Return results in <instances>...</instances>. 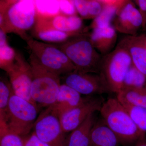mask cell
Segmentation results:
<instances>
[{"mask_svg":"<svg viewBox=\"0 0 146 146\" xmlns=\"http://www.w3.org/2000/svg\"><path fill=\"white\" fill-rule=\"evenodd\" d=\"M27 44L30 56L50 72L60 76L76 70L74 65L59 48L33 38L28 39Z\"/></svg>","mask_w":146,"mask_h":146,"instance_id":"obj_6","label":"cell"},{"mask_svg":"<svg viewBox=\"0 0 146 146\" xmlns=\"http://www.w3.org/2000/svg\"><path fill=\"white\" fill-rule=\"evenodd\" d=\"M0 146H25L23 137L8 130L1 131Z\"/></svg>","mask_w":146,"mask_h":146,"instance_id":"obj_26","label":"cell"},{"mask_svg":"<svg viewBox=\"0 0 146 146\" xmlns=\"http://www.w3.org/2000/svg\"><path fill=\"white\" fill-rule=\"evenodd\" d=\"M16 52L8 44L0 46V66L4 70L13 63Z\"/></svg>","mask_w":146,"mask_h":146,"instance_id":"obj_27","label":"cell"},{"mask_svg":"<svg viewBox=\"0 0 146 146\" xmlns=\"http://www.w3.org/2000/svg\"><path fill=\"white\" fill-rule=\"evenodd\" d=\"M25 146H49L39 140L34 132L23 137Z\"/></svg>","mask_w":146,"mask_h":146,"instance_id":"obj_31","label":"cell"},{"mask_svg":"<svg viewBox=\"0 0 146 146\" xmlns=\"http://www.w3.org/2000/svg\"><path fill=\"white\" fill-rule=\"evenodd\" d=\"M123 1V0L109 1L108 4L103 11L99 16L94 19L89 28L93 30L105 28L112 26L117 10Z\"/></svg>","mask_w":146,"mask_h":146,"instance_id":"obj_19","label":"cell"},{"mask_svg":"<svg viewBox=\"0 0 146 146\" xmlns=\"http://www.w3.org/2000/svg\"><path fill=\"white\" fill-rule=\"evenodd\" d=\"M36 13L44 17H54L60 12L59 1H35Z\"/></svg>","mask_w":146,"mask_h":146,"instance_id":"obj_22","label":"cell"},{"mask_svg":"<svg viewBox=\"0 0 146 146\" xmlns=\"http://www.w3.org/2000/svg\"><path fill=\"white\" fill-rule=\"evenodd\" d=\"M87 1L88 19L94 20L103 11L108 4L109 1L89 0Z\"/></svg>","mask_w":146,"mask_h":146,"instance_id":"obj_28","label":"cell"},{"mask_svg":"<svg viewBox=\"0 0 146 146\" xmlns=\"http://www.w3.org/2000/svg\"><path fill=\"white\" fill-rule=\"evenodd\" d=\"M82 73L100 74L103 56L96 49L89 35L82 33L71 36L59 48Z\"/></svg>","mask_w":146,"mask_h":146,"instance_id":"obj_2","label":"cell"},{"mask_svg":"<svg viewBox=\"0 0 146 146\" xmlns=\"http://www.w3.org/2000/svg\"><path fill=\"white\" fill-rule=\"evenodd\" d=\"M1 11L3 23L1 26L5 32L19 33L31 28L35 22L36 13L35 1L22 0L11 3Z\"/></svg>","mask_w":146,"mask_h":146,"instance_id":"obj_7","label":"cell"},{"mask_svg":"<svg viewBox=\"0 0 146 146\" xmlns=\"http://www.w3.org/2000/svg\"><path fill=\"white\" fill-rule=\"evenodd\" d=\"M74 35L71 33L51 29L40 31L38 33L39 39L49 42H64Z\"/></svg>","mask_w":146,"mask_h":146,"instance_id":"obj_25","label":"cell"},{"mask_svg":"<svg viewBox=\"0 0 146 146\" xmlns=\"http://www.w3.org/2000/svg\"><path fill=\"white\" fill-rule=\"evenodd\" d=\"M145 31H146V27H145Z\"/></svg>","mask_w":146,"mask_h":146,"instance_id":"obj_35","label":"cell"},{"mask_svg":"<svg viewBox=\"0 0 146 146\" xmlns=\"http://www.w3.org/2000/svg\"><path fill=\"white\" fill-rule=\"evenodd\" d=\"M4 70L8 74L14 94L37 106L31 96L33 80L31 67L21 53L16 52L13 63Z\"/></svg>","mask_w":146,"mask_h":146,"instance_id":"obj_9","label":"cell"},{"mask_svg":"<svg viewBox=\"0 0 146 146\" xmlns=\"http://www.w3.org/2000/svg\"><path fill=\"white\" fill-rule=\"evenodd\" d=\"M120 143L117 136L102 119L95 122L91 129L89 146H118Z\"/></svg>","mask_w":146,"mask_h":146,"instance_id":"obj_16","label":"cell"},{"mask_svg":"<svg viewBox=\"0 0 146 146\" xmlns=\"http://www.w3.org/2000/svg\"><path fill=\"white\" fill-rule=\"evenodd\" d=\"M84 100L81 94L64 83L60 85L56 100L50 106L60 118L63 114L82 103Z\"/></svg>","mask_w":146,"mask_h":146,"instance_id":"obj_14","label":"cell"},{"mask_svg":"<svg viewBox=\"0 0 146 146\" xmlns=\"http://www.w3.org/2000/svg\"><path fill=\"white\" fill-rule=\"evenodd\" d=\"M132 64L127 51L118 44L111 52L103 56L100 74L104 77L111 92L117 94L121 91L126 75Z\"/></svg>","mask_w":146,"mask_h":146,"instance_id":"obj_5","label":"cell"},{"mask_svg":"<svg viewBox=\"0 0 146 146\" xmlns=\"http://www.w3.org/2000/svg\"><path fill=\"white\" fill-rule=\"evenodd\" d=\"M133 1L138 6V11L143 19L142 28L145 29L146 26V0H136Z\"/></svg>","mask_w":146,"mask_h":146,"instance_id":"obj_32","label":"cell"},{"mask_svg":"<svg viewBox=\"0 0 146 146\" xmlns=\"http://www.w3.org/2000/svg\"><path fill=\"white\" fill-rule=\"evenodd\" d=\"M140 130L146 133V108L121 102Z\"/></svg>","mask_w":146,"mask_h":146,"instance_id":"obj_23","label":"cell"},{"mask_svg":"<svg viewBox=\"0 0 146 146\" xmlns=\"http://www.w3.org/2000/svg\"><path fill=\"white\" fill-rule=\"evenodd\" d=\"M122 103L146 108V87L124 88L117 94Z\"/></svg>","mask_w":146,"mask_h":146,"instance_id":"obj_20","label":"cell"},{"mask_svg":"<svg viewBox=\"0 0 146 146\" xmlns=\"http://www.w3.org/2000/svg\"><path fill=\"white\" fill-rule=\"evenodd\" d=\"M34 133L39 140L49 146H65L67 137L59 117L50 106L42 112L34 124Z\"/></svg>","mask_w":146,"mask_h":146,"instance_id":"obj_8","label":"cell"},{"mask_svg":"<svg viewBox=\"0 0 146 146\" xmlns=\"http://www.w3.org/2000/svg\"><path fill=\"white\" fill-rule=\"evenodd\" d=\"M53 28L60 31L77 35L81 33L82 27V19L78 16H62L58 15L53 17L51 21Z\"/></svg>","mask_w":146,"mask_h":146,"instance_id":"obj_18","label":"cell"},{"mask_svg":"<svg viewBox=\"0 0 146 146\" xmlns=\"http://www.w3.org/2000/svg\"><path fill=\"white\" fill-rule=\"evenodd\" d=\"M60 11L68 16H76L77 11L72 1H59Z\"/></svg>","mask_w":146,"mask_h":146,"instance_id":"obj_29","label":"cell"},{"mask_svg":"<svg viewBox=\"0 0 146 146\" xmlns=\"http://www.w3.org/2000/svg\"><path fill=\"white\" fill-rule=\"evenodd\" d=\"M89 37L94 48L102 56L108 54L116 47L117 34L112 25L92 30Z\"/></svg>","mask_w":146,"mask_h":146,"instance_id":"obj_15","label":"cell"},{"mask_svg":"<svg viewBox=\"0 0 146 146\" xmlns=\"http://www.w3.org/2000/svg\"><path fill=\"white\" fill-rule=\"evenodd\" d=\"M37 106L13 93L7 111L0 118V131L8 130L22 137L28 135L37 117Z\"/></svg>","mask_w":146,"mask_h":146,"instance_id":"obj_3","label":"cell"},{"mask_svg":"<svg viewBox=\"0 0 146 146\" xmlns=\"http://www.w3.org/2000/svg\"><path fill=\"white\" fill-rule=\"evenodd\" d=\"M94 114L71 131L66 138L65 146H89L91 129L96 122Z\"/></svg>","mask_w":146,"mask_h":146,"instance_id":"obj_17","label":"cell"},{"mask_svg":"<svg viewBox=\"0 0 146 146\" xmlns=\"http://www.w3.org/2000/svg\"><path fill=\"white\" fill-rule=\"evenodd\" d=\"M135 146H146V133H144L135 144Z\"/></svg>","mask_w":146,"mask_h":146,"instance_id":"obj_34","label":"cell"},{"mask_svg":"<svg viewBox=\"0 0 146 146\" xmlns=\"http://www.w3.org/2000/svg\"><path fill=\"white\" fill-rule=\"evenodd\" d=\"M7 44L6 32L2 29H0V46Z\"/></svg>","mask_w":146,"mask_h":146,"instance_id":"obj_33","label":"cell"},{"mask_svg":"<svg viewBox=\"0 0 146 146\" xmlns=\"http://www.w3.org/2000/svg\"><path fill=\"white\" fill-rule=\"evenodd\" d=\"M112 26L117 32L135 36L143 26V19L134 2L123 0L119 7Z\"/></svg>","mask_w":146,"mask_h":146,"instance_id":"obj_11","label":"cell"},{"mask_svg":"<svg viewBox=\"0 0 146 146\" xmlns=\"http://www.w3.org/2000/svg\"><path fill=\"white\" fill-rule=\"evenodd\" d=\"M103 102L97 98H86L84 101L71 110L60 118L63 131L65 133L71 132L75 129L92 114L100 111Z\"/></svg>","mask_w":146,"mask_h":146,"instance_id":"obj_12","label":"cell"},{"mask_svg":"<svg viewBox=\"0 0 146 146\" xmlns=\"http://www.w3.org/2000/svg\"><path fill=\"white\" fill-rule=\"evenodd\" d=\"M129 54L133 65L146 76V35H126L117 44Z\"/></svg>","mask_w":146,"mask_h":146,"instance_id":"obj_13","label":"cell"},{"mask_svg":"<svg viewBox=\"0 0 146 146\" xmlns=\"http://www.w3.org/2000/svg\"><path fill=\"white\" fill-rule=\"evenodd\" d=\"M100 111L102 119L117 136L120 143L135 144L146 133L138 129L117 98H110L103 102Z\"/></svg>","mask_w":146,"mask_h":146,"instance_id":"obj_1","label":"cell"},{"mask_svg":"<svg viewBox=\"0 0 146 146\" xmlns=\"http://www.w3.org/2000/svg\"><path fill=\"white\" fill-rule=\"evenodd\" d=\"M72 1L77 12H78L82 18L84 19H88L87 0H75Z\"/></svg>","mask_w":146,"mask_h":146,"instance_id":"obj_30","label":"cell"},{"mask_svg":"<svg viewBox=\"0 0 146 146\" xmlns=\"http://www.w3.org/2000/svg\"><path fill=\"white\" fill-rule=\"evenodd\" d=\"M146 83L145 75L141 72L132 64L125 78L123 89L145 87Z\"/></svg>","mask_w":146,"mask_h":146,"instance_id":"obj_21","label":"cell"},{"mask_svg":"<svg viewBox=\"0 0 146 146\" xmlns=\"http://www.w3.org/2000/svg\"><path fill=\"white\" fill-rule=\"evenodd\" d=\"M29 63L33 74L32 98L37 106L49 107L57 98L61 84L60 76L45 69L31 56Z\"/></svg>","mask_w":146,"mask_h":146,"instance_id":"obj_4","label":"cell"},{"mask_svg":"<svg viewBox=\"0 0 146 146\" xmlns=\"http://www.w3.org/2000/svg\"><path fill=\"white\" fill-rule=\"evenodd\" d=\"M64 76V84L81 95L90 96L111 92L104 77L100 74L74 71Z\"/></svg>","mask_w":146,"mask_h":146,"instance_id":"obj_10","label":"cell"},{"mask_svg":"<svg viewBox=\"0 0 146 146\" xmlns=\"http://www.w3.org/2000/svg\"><path fill=\"white\" fill-rule=\"evenodd\" d=\"M11 84L1 78L0 81V118L4 117L11 97L13 94Z\"/></svg>","mask_w":146,"mask_h":146,"instance_id":"obj_24","label":"cell"}]
</instances>
